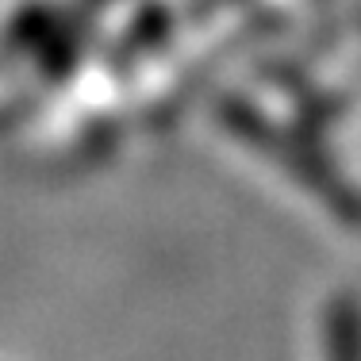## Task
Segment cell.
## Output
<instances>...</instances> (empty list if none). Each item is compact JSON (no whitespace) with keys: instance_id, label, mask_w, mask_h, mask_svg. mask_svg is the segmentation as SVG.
<instances>
[{"instance_id":"cell-1","label":"cell","mask_w":361,"mask_h":361,"mask_svg":"<svg viewBox=\"0 0 361 361\" xmlns=\"http://www.w3.org/2000/svg\"><path fill=\"white\" fill-rule=\"evenodd\" d=\"M331 361H361V312H354V304L334 307Z\"/></svg>"}]
</instances>
